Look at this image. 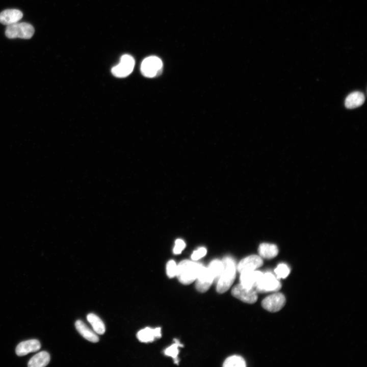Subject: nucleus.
Wrapping results in <instances>:
<instances>
[{
  "instance_id": "1",
  "label": "nucleus",
  "mask_w": 367,
  "mask_h": 367,
  "mask_svg": "<svg viewBox=\"0 0 367 367\" xmlns=\"http://www.w3.org/2000/svg\"><path fill=\"white\" fill-rule=\"evenodd\" d=\"M223 270L217 282V291L219 293L226 292L233 283L236 275L237 266L230 257H225L222 260Z\"/></svg>"
},
{
  "instance_id": "2",
  "label": "nucleus",
  "mask_w": 367,
  "mask_h": 367,
  "mask_svg": "<svg viewBox=\"0 0 367 367\" xmlns=\"http://www.w3.org/2000/svg\"><path fill=\"white\" fill-rule=\"evenodd\" d=\"M202 265L189 260H184L177 265L176 276L180 282L189 284L194 281Z\"/></svg>"
},
{
  "instance_id": "3",
  "label": "nucleus",
  "mask_w": 367,
  "mask_h": 367,
  "mask_svg": "<svg viewBox=\"0 0 367 367\" xmlns=\"http://www.w3.org/2000/svg\"><path fill=\"white\" fill-rule=\"evenodd\" d=\"M34 27L27 22H16L7 26L5 30L6 37L10 39L19 38L30 39L34 35Z\"/></svg>"
},
{
  "instance_id": "4",
  "label": "nucleus",
  "mask_w": 367,
  "mask_h": 367,
  "mask_svg": "<svg viewBox=\"0 0 367 367\" xmlns=\"http://www.w3.org/2000/svg\"><path fill=\"white\" fill-rule=\"evenodd\" d=\"M163 70L162 60L156 56L146 58L141 65V72L145 77H153L160 75Z\"/></svg>"
},
{
  "instance_id": "5",
  "label": "nucleus",
  "mask_w": 367,
  "mask_h": 367,
  "mask_svg": "<svg viewBox=\"0 0 367 367\" xmlns=\"http://www.w3.org/2000/svg\"><path fill=\"white\" fill-rule=\"evenodd\" d=\"M281 287V284L272 273L267 272L263 275L255 287L258 293L277 292Z\"/></svg>"
},
{
  "instance_id": "6",
  "label": "nucleus",
  "mask_w": 367,
  "mask_h": 367,
  "mask_svg": "<svg viewBox=\"0 0 367 367\" xmlns=\"http://www.w3.org/2000/svg\"><path fill=\"white\" fill-rule=\"evenodd\" d=\"M135 63V60L130 55H124L121 57L120 62L112 68L111 72L116 77H126L133 71Z\"/></svg>"
},
{
  "instance_id": "7",
  "label": "nucleus",
  "mask_w": 367,
  "mask_h": 367,
  "mask_svg": "<svg viewBox=\"0 0 367 367\" xmlns=\"http://www.w3.org/2000/svg\"><path fill=\"white\" fill-rule=\"evenodd\" d=\"M231 294L237 299L249 304H253L257 300V292L255 289L246 288L240 283L233 287Z\"/></svg>"
},
{
  "instance_id": "8",
  "label": "nucleus",
  "mask_w": 367,
  "mask_h": 367,
  "mask_svg": "<svg viewBox=\"0 0 367 367\" xmlns=\"http://www.w3.org/2000/svg\"><path fill=\"white\" fill-rule=\"evenodd\" d=\"M285 304V298L280 293L272 294L266 297L261 302L263 307L271 312L279 311Z\"/></svg>"
},
{
  "instance_id": "9",
  "label": "nucleus",
  "mask_w": 367,
  "mask_h": 367,
  "mask_svg": "<svg viewBox=\"0 0 367 367\" xmlns=\"http://www.w3.org/2000/svg\"><path fill=\"white\" fill-rule=\"evenodd\" d=\"M196 280V288L201 293L207 291L214 280L208 268L203 266L200 268Z\"/></svg>"
},
{
  "instance_id": "10",
  "label": "nucleus",
  "mask_w": 367,
  "mask_h": 367,
  "mask_svg": "<svg viewBox=\"0 0 367 367\" xmlns=\"http://www.w3.org/2000/svg\"><path fill=\"white\" fill-rule=\"evenodd\" d=\"M263 264L262 258L256 255H251L242 259L238 266L237 269L239 273L251 270H255Z\"/></svg>"
},
{
  "instance_id": "11",
  "label": "nucleus",
  "mask_w": 367,
  "mask_h": 367,
  "mask_svg": "<svg viewBox=\"0 0 367 367\" xmlns=\"http://www.w3.org/2000/svg\"><path fill=\"white\" fill-rule=\"evenodd\" d=\"M262 275V272L255 270L243 272L241 273L240 283L246 288L255 289Z\"/></svg>"
},
{
  "instance_id": "12",
  "label": "nucleus",
  "mask_w": 367,
  "mask_h": 367,
  "mask_svg": "<svg viewBox=\"0 0 367 367\" xmlns=\"http://www.w3.org/2000/svg\"><path fill=\"white\" fill-rule=\"evenodd\" d=\"M41 348L39 341L36 339L27 340L20 343L16 347L15 352L19 356L38 351Z\"/></svg>"
},
{
  "instance_id": "13",
  "label": "nucleus",
  "mask_w": 367,
  "mask_h": 367,
  "mask_svg": "<svg viewBox=\"0 0 367 367\" xmlns=\"http://www.w3.org/2000/svg\"><path fill=\"white\" fill-rule=\"evenodd\" d=\"M22 16V12L18 9H6L0 13V22L8 25L18 22Z\"/></svg>"
},
{
  "instance_id": "14",
  "label": "nucleus",
  "mask_w": 367,
  "mask_h": 367,
  "mask_svg": "<svg viewBox=\"0 0 367 367\" xmlns=\"http://www.w3.org/2000/svg\"><path fill=\"white\" fill-rule=\"evenodd\" d=\"M138 339L141 342H151L154 340L155 338L161 337V328L158 327L152 329L146 327L140 330L137 334Z\"/></svg>"
},
{
  "instance_id": "15",
  "label": "nucleus",
  "mask_w": 367,
  "mask_h": 367,
  "mask_svg": "<svg viewBox=\"0 0 367 367\" xmlns=\"http://www.w3.org/2000/svg\"><path fill=\"white\" fill-rule=\"evenodd\" d=\"M75 326L77 331L85 339L93 343H96L99 340L98 336L95 331L90 329L83 321H76Z\"/></svg>"
},
{
  "instance_id": "16",
  "label": "nucleus",
  "mask_w": 367,
  "mask_h": 367,
  "mask_svg": "<svg viewBox=\"0 0 367 367\" xmlns=\"http://www.w3.org/2000/svg\"><path fill=\"white\" fill-rule=\"evenodd\" d=\"M364 100V94L362 92L355 91L347 96L345 99V105L348 109H354L361 106Z\"/></svg>"
},
{
  "instance_id": "17",
  "label": "nucleus",
  "mask_w": 367,
  "mask_h": 367,
  "mask_svg": "<svg viewBox=\"0 0 367 367\" xmlns=\"http://www.w3.org/2000/svg\"><path fill=\"white\" fill-rule=\"evenodd\" d=\"M50 361V355L46 351H41L33 356L29 361V367H44L46 366Z\"/></svg>"
},
{
  "instance_id": "18",
  "label": "nucleus",
  "mask_w": 367,
  "mask_h": 367,
  "mask_svg": "<svg viewBox=\"0 0 367 367\" xmlns=\"http://www.w3.org/2000/svg\"><path fill=\"white\" fill-rule=\"evenodd\" d=\"M259 255L267 259H272L276 256L278 253V249L275 244L261 243L258 249Z\"/></svg>"
},
{
  "instance_id": "19",
  "label": "nucleus",
  "mask_w": 367,
  "mask_h": 367,
  "mask_svg": "<svg viewBox=\"0 0 367 367\" xmlns=\"http://www.w3.org/2000/svg\"><path fill=\"white\" fill-rule=\"evenodd\" d=\"M87 319L96 334H102L104 333V324L97 316L94 313H89L87 315Z\"/></svg>"
},
{
  "instance_id": "20",
  "label": "nucleus",
  "mask_w": 367,
  "mask_h": 367,
  "mask_svg": "<svg viewBox=\"0 0 367 367\" xmlns=\"http://www.w3.org/2000/svg\"><path fill=\"white\" fill-rule=\"evenodd\" d=\"M207 268L214 277V281L217 282L223 270L222 261L214 259L209 263Z\"/></svg>"
},
{
  "instance_id": "21",
  "label": "nucleus",
  "mask_w": 367,
  "mask_h": 367,
  "mask_svg": "<svg viewBox=\"0 0 367 367\" xmlns=\"http://www.w3.org/2000/svg\"><path fill=\"white\" fill-rule=\"evenodd\" d=\"M223 366L225 367H244L246 362L241 356L233 355L228 357L224 362Z\"/></svg>"
},
{
  "instance_id": "22",
  "label": "nucleus",
  "mask_w": 367,
  "mask_h": 367,
  "mask_svg": "<svg viewBox=\"0 0 367 367\" xmlns=\"http://www.w3.org/2000/svg\"><path fill=\"white\" fill-rule=\"evenodd\" d=\"M175 343L167 348L164 351L165 355L172 357L175 360V363H177L178 360L177 356L178 354V347H182V345L180 344L179 341L176 339H174Z\"/></svg>"
},
{
  "instance_id": "23",
  "label": "nucleus",
  "mask_w": 367,
  "mask_h": 367,
  "mask_svg": "<svg viewBox=\"0 0 367 367\" xmlns=\"http://www.w3.org/2000/svg\"><path fill=\"white\" fill-rule=\"evenodd\" d=\"M274 272L277 279L285 278L289 275L290 270L286 265L280 264L278 265Z\"/></svg>"
},
{
  "instance_id": "24",
  "label": "nucleus",
  "mask_w": 367,
  "mask_h": 367,
  "mask_svg": "<svg viewBox=\"0 0 367 367\" xmlns=\"http://www.w3.org/2000/svg\"><path fill=\"white\" fill-rule=\"evenodd\" d=\"M177 265L173 260H169L166 266L167 275L169 278H173L176 275Z\"/></svg>"
},
{
  "instance_id": "25",
  "label": "nucleus",
  "mask_w": 367,
  "mask_h": 367,
  "mask_svg": "<svg viewBox=\"0 0 367 367\" xmlns=\"http://www.w3.org/2000/svg\"><path fill=\"white\" fill-rule=\"evenodd\" d=\"M206 253V249L204 247H201L193 252L191 255V258L193 260H197L205 256Z\"/></svg>"
},
{
  "instance_id": "26",
  "label": "nucleus",
  "mask_w": 367,
  "mask_h": 367,
  "mask_svg": "<svg viewBox=\"0 0 367 367\" xmlns=\"http://www.w3.org/2000/svg\"><path fill=\"white\" fill-rule=\"evenodd\" d=\"M186 244L185 242L181 239H177L175 241V245L173 248V252L175 254H180L182 250L185 248Z\"/></svg>"
}]
</instances>
